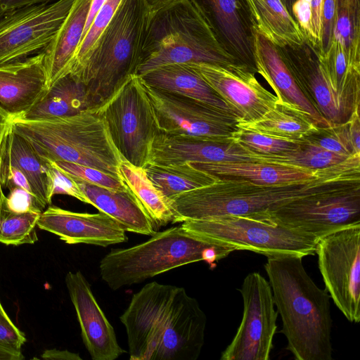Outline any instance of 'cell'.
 I'll return each instance as SVG.
<instances>
[{
  "label": "cell",
  "instance_id": "22",
  "mask_svg": "<svg viewBox=\"0 0 360 360\" xmlns=\"http://www.w3.org/2000/svg\"><path fill=\"white\" fill-rule=\"evenodd\" d=\"M254 58L256 72L266 81L278 100L306 112L318 127H331L299 88L282 58L279 47L256 31Z\"/></svg>",
  "mask_w": 360,
  "mask_h": 360
},
{
  "label": "cell",
  "instance_id": "2",
  "mask_svg": "<svg viewBox=\"0 0 360 360\" xmlns=\"http://www.w3.org/2000/svg\"><path fill=\"white\" fill-rule=\"evenodd\" d=\"M360 181V154L322 169L312 179L258 185L236 179L214 183L182 193L169 200L173 224L225 215L264 213L290 200Z\"/></svg>",
  "mask_w": 360,
  "mask_h": 360
},
{
  "label": "cell",
  "instance_id": "46",
  "mask_svg": "<svg viewBox=\"0 0 360 360\" xmlns=\"http://www.w3.org/2000/svg\"><path fill=\"white\" fill-rule=\"evenodd\" d=\"M349 135L354 153H360L359 108L356 109L347 121Z\"/></svg>",
  "mask_w": 360,
  "mask_h": 360
},
{
  "label": "cell",
  "instance_id": "4",
  "mask_svg": "<svg viewBox=\"0 0 360 360\" xmlns=\"http://www.w3.org/2000/svg\"><path fill=\"white\" fill-rule=\"evenodd\" d=\"M150 18L144 0H122L91 57L70 73L84 84L90 110L100 108L137 75Z\"/></svg>",
  "mask_w": 360,
  "mask_h": 360
},
{
  "label": "cell",
  "instance_id": "42",
  "mask_svg": "<svg viewBox=\"0 0 360 360\" xmlns=\"http://www.w3.org/2000/svg\"><path fill=\"white\" fill-rule=\"evenodd\" d=\"M4 203L9 210L18 213H41L44 211L31 193L19 187L9 189V193L6 196Z\"/></svg>",
  "mask_w": 360,
  "mask_h": 360
},
{
  "label": "cell",
  "instance_id": "1",
  "mask_svg": "<svg viewBox=\"0 0 360 360\" xmlns=\"http://www.w3.org/2000/svg\"><path fill=\"white\" fill-rule=\"evenodd\" d=\"M120 319L131 360H196L201 353L207 317L182 287L146 284Z\"/></svg>",
  "mask_w": 360,
  "mask_h": 360
},
{
  "label": "cell",
  "instance_id": "6",
  "mask_svg": "<svg viewBox=\"0 0 360 360\" xmlns=\"http://www.w3.org/2000/svg\"><path fill=\"white\" fill-rule=\"evenodd\" d=\"M11 125L47 162L89 166L121 180L119 167L123 160L96 110L44 120L12 117Z\"/></svg>",
  "mask_w": 360,
  "mask_h": 360
},
{
  "label": "cell",
  "instance_id": "49",
  "mask_svg": "<svg viewBox=\"0 0 360 360\" xmlns=\"http://www.w3.org/2000/svg\"><path fill=\"white\" fill-rule=\"evenodd\" d=\"M151 17L157 13L179 4L182 0H144Z\"/></svg>",
  "mask_w": 360,
  "mask_h": 360
},
{
  "label": "cell",
  "instance_id": "21",
  "mask_svg": "<svg viewBox=\"0 0 360 360\" xmlns=\"http://www.w3.org/2000/svg\"><path fill=\"white\" fill-rule=\"evenodd\" d=\"M47 90L44 51L0 65V106L12 117L27 112Z\"/></svg>",
  "mask_w": 360,
  "mask_h": 360
},
{
  "label": "cell",
  "instance_id": "40",
  "mask_svg": "<svg viewBox=\"0 0 360 360\" xmlns=\"http://www.w3.org/2000/svg\"><path fill=\"white\" fill-rule=\"evenodd\" d=\"M26 342L25 334L13 323L0 302V347L15 353Z\"/></svg>",
  "mask_w": 360,
  "mask_h": 360
},
{
  "label": "cell",
  "instance_id": "20",
  "mask_svg": "<svg viewBox=\"0 0 360 360\" xmlns=\"http://www.w3.org/2000/svg\"><path fill=\"white\" fill-rule=\"evenodd\" d=\"M37 226L56 235L68 244L107 247L128 240L124 228L102 212H77L49 205L40 214Z\"/></svg>",
  "mask_w": 360,
  "mask_h": 360
},
{
  "label": "cell",
  "instance_id": "36",
  "mask_svg": "<svg viewBox=\"0 0 360 360\" xmlns=\"http://www.w3.org/2000/svg\"><path fill=\"white\" fill-rule=\"evenodd\" d=\"M122 0H107L97 13L77 48L70 73L79 70L89 60L98 46L105 30L111 21Z\"/></svg>",
  "mask_w": 360,
  "mask_h": 360
},
{
  "label": "cell",
  "instance_id": "29",
  "mask_svg": "<svg viewBox=\"0 0 360 360\" xmlns=\"http://www.w3.org/2000/svg\"><path fill=\"white\" fill-rule=\"evenodd\" d=\"M255 31L278 46L304 40L294 18L280 0H245Z\"/></svg>",
  "mask_w": 360,
  "mask_h": 360
},
{
  "label": "cell",
  "instance_id": "45",
  "mask_svg": "<svg viewBox=\"0 0 360 360\" xmlns=\"http://www.w3.org/2000/svg\"><path fill=\"white\" fill-rule=\"evenodd\" d=\"M311 8V46L319 50L321 34V11L323 0H309Z\"/></svg>",
  "mask_w": 360,
  "mask_h": 360
},
{
  "label": "cell",
  "instance_id": "51",
  "mask_svg": "<svg viewBox=\"0 0 360 360\" xmlns=\"http://www.w3.org/2000/svg\"><path fill=\"white\" fill-rule=\"evenodd\" d=\"M24 356L22 353H15L0 347V360H22Z\"/></svg>",
  "mask_w": 360,
  "mask_h": 360
},
{
  "label": "cell",
  "instance_id": "39",
  "mask_svg": "<svg viewBox=\"0 0 360 360\" xmlns=\"http://www.w3.org/2000/svg\"><path fill=\"white\" fill-rule=\"evenodd\" d=\"M50 163L75 179L112 190L127 189L120 179L94 167L64 161Z\"/></svg>",
  "mask_w": 360,
  "mask_h": 360
},
{
  "label": "cell",
  "instance_id": "14",
  "mask_svg": "<svg viewBox=\"0 0 360 360\" xmlns=\"http://www.w3.org/2000/svg\"><path fill=\"white\" fill-rule=\"evenodd\" d=\"M74 0L22 6L0 15V65L43 52Z\"/></svg>",
  "mask_w": 360,
  "mask_h": 360
},
{
  "label": "cell",
  "instance_id": "7",
  "mask_svg": "<svg viewBox=\"0 0 360 360\" xmlns=\"http://www.w3.org/2000/svg\"><path fill=\"white\" fill-rule=\"evenodd\" d=\"M199 63L240 65L222 48L190 0H182L153 15L137 75L166 65Z\"/></svg>",
  "mask_w": 360,
  "mask_h": 360
},
{
  "label": "cell",
  "instance_id": "8",
  "mask_svg": "<svg viewBox=\"0 0 360 360\" xmlns=\"http://www.w3.org/2000/svg\"><path fill=\"white\" fill-rule=\"evenodd\" d=\"M181 226L210 243L235 250H249L266 257L281 255H315L317 240L273 221L267 212L188 220Z\"/></svg>",
  "mask_w": 360,
  "mask_h": 360
},
{
  "label": "cell",
  "instance_id": "37",
  "mask_svg": "<svg viewBox=\"0 0 360 360\" xmlns=\"http://www.w3.org/2000/svg\"><path fill=\"white\" fill-rule=\"evenodd\" d=\"M238 127L231 139L260 155H278L296 149L302 142L275 137L260 131Z\"/></svg>",
  "mask_w": 360,
  "mask_h": 360
},
{
  "label": "cell",
  "instance_id": "52",
  "mask_svg": "<svg viewBox=\"0 0 360 360\" xmlns=\"http://www.w3.org/2000/svg\"><path fill=\"white\" fill-rule=\"evenodd\" d=\"M288 13L291 15L292 7L297 0H280Z\"/></svg>",
  "mask_w": 360,
  "mask_h": 360
},
{
  "label": "cell",
  "instance_id": "33",
  "mask_svg": "<svg viewBox=\"0 0 360 360\" xmlns=\"http://www.w3.org/2000/svg\"><path fill=\"white\" fill-rule=\"evenodd\" d=\"M333 39L341 44L349 65L360 70L359 0H335Z\"/></svg>",
  "mask_w": 360,
  "mask_h": 360
},
{
  "label": "cell",
  "instance_id": "38",
  "mask_svg": "<svg viewBox=\"0 0 360 360\" xmlns=\"http://www.w3.org/2000/svg\"><path fill=\"white\" fill-rule=\"evenodd\" d=\"M304 141L340 155L350 156L356 154L351 143L347 122L327 128H319Z\"/></svg>",
  "mask_w": 360,
  "mask_h": 360
},
{
  "label": "cell",
  "instance_id": "41",
  "mask_svg": "<svg viewBox=\"0 0 360 360\" xmlns=\"http://www.w3.org/2000/svg\"><path fill=\"white\" fill-rule=\"evenodd\" d=\"M49 174L51 180L52 194H63L73 197L82 202L89 204L77 181L69 174L50 163Z\"/></svg>",
  "mask_w": 360,
  "mask_h": 360
},
{
  "label": "cell",
  "instance_id": "31",
  "mask_svg": "<svg viewBox=\"0 0 360 360\" xmlns=\"http://www.w3.org/2000/svg\"><path fill=\"white\" fill-rule=\"evenodd\" d=\"M119 172L124 186L148 214L156 229L172 222L173 214L168 200L155 186L143 167L122 160Z\"/></svg>",
  "mask_w": 360,
  "mask_h": 360
},
{
  "label": "cell",
  "instance_id": "16",
  "mask_svg": "<svg viewBox=\"0 0 360 360\" xmlns=\"http://www.w3.org/2000/svg\"><path fill=\"white\" fill-rule=\"evenodd\" d=\"M278 47L299 88L317 111L331 126L347 122L356 110H352L332 89L319 50L306 40L299 45Z\"/></svg>",
  "mask_w": 360,
  "mask_h": 360
},
{
  "label": "cell",
  "instance_id": "53",
  "mask_svg": "<svg viewBox=\"0 0 360 360\" xmlns=\"http://www.w3.org/2000/svg\"><path fill=\"white\" fill-rule=\"evenodd\" d=\"M5 198H6V195H4V193L3 192V188L0 184V208L4 203Z\"/></svg>",
  "mask_w": 360,
  "mask_h": 360
},
{
  "label": "cell",
  "instance_id": "18",
  "mask_svg": "<svg viewBox=\"0 0 360 360\" xmlns=\"http://www.w3.org/2000/svg\"><path fill=\"white\" fill-rule=\"evenodd\" d=\"M222 48L239 64L256 72L254 36L245 0H190Z\"/></svg>",
  "mask_w": 360,
  "mask_h": 360
},
{
  "label": "cell",
  "instance_id": "11",
  "mask_svg": "<svg viewBox=\"0 0 360 360\" xmlns=\"http://www.w3.org/2000/svg\"><path fill=\"white\" fill-rule=\"evenodd\" d=\"M315 254L328 291L346 319L360 321V224L319 239Z\"/></svg>",
  "mask_w": 360,
  "mask_h": 360
},
{
  "label": "cell",
  "instance_id": "19",
  "mask_svg": "<svg viewBox=\"0 0 360 360\" xmlns=\"http://www.w3.org/2000/svg\"><path fill=\"white\" fill-rule=\"evenodd\" d=\"M65 285L75 307L83 343L93 360H115L125 351L80 271H69Z\"/></svg>",
  "mask_w": 360,
  "mask_h": 360
},
{
  "label": "cell",
  "instance_id": "26",
  "mask_svg": "<svg viewBox=\"0 0 360 360\" xmlns=\"http://www.w3.org/2000/svg\"><path fill=\"white\" fill-rule=\"evenodd\" d=\"M74 179L89 205L109 215L126 231L147 236L156 232L157 229L148 214L127 189L112 190Z\"/></svg>",
  "mask_w": 360,
  "mask_h": 360
},
{
  "label": "cell",
  "instance_id": "17",
  "mask_svg": "<svg viewBox=\"0 0 360 360\" xmlns=\"http://www.w3.org/2000/svg\"><path fill=\"white\" fill-rule=\"evenodd\" d=\"M224 162H264V158L232 139L218 141L159 132L152 143L148 162L169 165Z\"/></svg>",
  "mask_w": 360,
  "mask_h": 360
},
{
  "label": "cell",
  "instance_id": "28",
  "mask_svg": "<svg viewBox=\"0 0 360 360\" xmlns=\"http://www.w3.org/2000/svg\"><path fill=\"white\" fill-rule=\"evenodd\" d=\"M89 110L84 84L69 73L53 83L31 109L13 118L44 120L71 116Z\"/></svg>",
  "mask_w": 360,
  "mask_h": 360
},
{
  "label": "cell",
  "instance_id": "10",
  "mask_svg": "<svg viewBox=\"0 0 360 360\" xmlns=\"http://www.w3.org/2000/svg\"><path fill=\"white\" fill-rule=\"evenodd\" d=\"M276 224L317 240L360 224V181L299 198L267 212Z\"/></svg>",
  "mask_w": 360,
  "mask_h": 360
},
{
  "label": "cell",
  "instance_id": "3",
  "mask_svg": "<svg viewBox=\"0 0 360 360\" xmlns=\"http://www.w3.org/2000/svg\"><path fill=\"white\" fill-rule=\"evenodd\" d=\"M302 258L295 255L271 256L264 264L283 323L281 332L295 359L332 360L330 297L309 276Z\"/></svg>",
  "mask_w": 360,
  "mask_h": 360
},
{
  "label": "cell",
  "instance_id": "23",
  "mask_svg": "<svg viewBox=\"0 0 360 360\" xmlns=\"http://www.w3.org/2000/svg\"><path fill=\"white\" fill-rule=\"evenodd\" d=\"M91 0H74L51 42L44 51L49 88L70 73L82 39Z\"/></svg>",
  "mask_w": 360,
  "mask_h": 360
},
{
  "label": "cell",
  "instance_id": "24",
  "mask_svg": "<svg viewBox=\"0 0 360 360\" xmlns=\"http://www.w3.org/2000/svg\"><path fill=\"white\" fill-rule=\"evenodd\" d=\"M196 169L217 179L243 180L258 185H276L303 181L318 176L323 169H308L294 166L257 162H188Z\"/></svg>",
  "mask_w": 360,
  "mask_h": 360
},
{
  "label": "cell",
  "instance_id": "50",
  "mask_svg": "<svg viewBox=\"0 0 360 360\" xmlns=\"http://www.w3.org/2000/svg\"><path fill=\"white\" fill-rule=\"evenodd\" d=\"M12 116L0 106V149L4 136L11 126Z\"/></svg>",
  "mask_w": 360,
  "mask_h": 360
},
{
  "label": "cell",
  "instance_id": "30",
  "mask_svg": "<svg viewBox=\"0 0 360 360\" xmlns=\"http://www.w3.org/2000/svg\"><path fill=\"white\" fill-rule=\"evenodd\" d=\"M237 126L298 142H303L319 128L306 112L278 99L259 119L249 122H238Z\"/></svg>",
  "mask_w": 360,
  "mask_h": 360
},
{
  "label": "cell",
  "instance_id": "34",
  "mask_svg": "<svg viewBox=\"0 0 360 360\" xmlns=\"http://www.w3.org/2000/svg\"><path fill=\"white\" fill-rule=\"evenodd\" d=\"M262 155L265 163L290 165L312 170L331 167L349 157L328 151L305 141L290 152Z\"/></svg>",
  "mask_w": 360,
  "mask_h": 360
},
{
  "label": "cell",
  "instance_id": "47",
  "mask_svg": "<svg viewBox=\"0 0 360 360\" xmlns=\"http://www.w3.org/2000/svg\"><path fill=\"white\" fill-rule=\"evenodd\" d=\"M56 1L58 0H0V15L22 6L51 3Z\"/></svg>",
  "mask_w": 360,
  "mask_h": 360
},
{
  "label": "cell",
  "instance_id": "32",
  "mask_svg": "<svg viewBox=\"0 0 360 360\" xmlns=\"http://www.w3.org/2000/svg\"><path fill=\"white\" fill-rule=\"evenodd\" d=\"M150 181L169 201L188 191L214 183L217 179L193 167L188 162L162 165L147 162L143 167Z\"/></svg>",
  "mask_w": 360,
  "mask_h": 360
},
{
  "label": "cell",
  "instance_id": "13",
  "mask_svg": "<svg viewBox=\"0 0 360 360\" xmlns=\"http://www.w3.org/2000/svg\"><path fill=\"white\" fill-rule=\"evenodd\" d=\"M238 290L243 301V318L220 359L269 360L278 314L269 283L261 274L252 272Z\"/></svg>",
  "mask_w": 360,
  "mask_h": 360
},
{
  "label": "cell",
  "instance_id": "25",
  "mask_svg": "<svg viewBox=\"0 0 360 360\" xmlns=\"http://www.w3.org/2000/svg\"><path fill=\"white\" fill-rule=\"evenodd\" d=\"M11 166L27 178L34 197L43 210L53 198L50 163L43 160L31 145L9 127L0 149V167Z\"/></svg>",
  "mask_w": 360,
  "mask_h": 360
},
{
  "label": "cell",
  "instance_id": "5",
  "mask_svg": "<svg viewBox=\"0 0 360 360\" xmlns=\"http://www.w3.org/2000/svg\"><path fill=\"white\" fill-rule=\"evenodd\" d=\"M146 241L113 249L100 262L99 271L108 287L116 290L140 283L164 272L204 261L214 269L233 249L207 241L181 225L155 232Z\"/></svg>",
  "mask_w": 360,
  "mask_h": 360
},
{
  "label": "cell",
  "instance_id": "44",
  "mask_svg": "<svg viewBox=\"0 0 360 360\" xmlns=\"http://www.w3.org/2000/svg\"><path fill=\"white\" fill-rule=\"evenodd\" d=\"M291 15L297 22L304 39L311 41V8L309 0H297L292 7Z\"/></svg>",
  "mask_w": 360,
  "mask_h": 360
},
{
  "label": "cell",
  "instance_id": "12",
  "mask_svg": "<svg viewBox=\"0 0 360 360\" xmlns=\"http://www.w3.org/2000/svg\"><path fill=\"white\" fill-rule=\"evenodd\" d=\"M143 83L160 132L226 141L238 129L240 120L233 113Z\"/></svg>",
  "mask_w": 360,
  "mask_h": 360
},
{
  "label": "cell",
  "instance_id": "43",
  "mask_svg": "<svg viewBox=\"0 0 360 360\" xmlns=\"http://www.w3.org/2000/svg\"><path fill=\"white\" fill-rule=\"evenodd\" d=\"M335 0H323L321 34L319 54L323 56L329 50L333 39Z\"/></svg>",
  "mask_w": 360,
  "mask_h": 360
},
{
  "label": "cell",
  "instance_id": "9",
  "mask_svg": "<svg viewBox=\"0 0 360 360\" xmlns=\"http://www.w3.org/2000/svg\"><path fill=\"white\" fill-rule=\"evenodd\" d=\"M95 110L103 117L122 160L143 167L148 162L152 143L160 131L141 77H130Z\"/></svg>",
  "mask_w": 360,
  "mask_h": 360
},
{
  "label": "cell",
  "instance_id": "15",
  "mask_svg": "<svg viewBox=\"0 0 360 360\" xmlns=\"http://www.w3.org/2000/svg\"><path fill=\"white\" fill-rule=\"evenodd\" d=\"M228 104L240 121L249 122L270 110L278 98L257 79L255 72L241 65L223 67L189 64Z\"/></svg>",
  "mask_w": 360,
  "mask_h": 360
},
{
  "label": "cell",
  "instance_id": "27",
  "mask_svg": "<svg viewBox=\"0 0 360 360\" xmlns=\"http://www.w3.org/2000/svg\"><path fill=\"white\" fill-rule=\"evenodd\" d=\"M140 77L144 83L152 87L190 97L236 115L189 64L163 65Z\"/></svg>",
  "mask_w": 360,
  "mask_h": 360
},
{
  "label": "cell",
  "instance_id": "35",
  "mask_svg": "<svg viewBox=\"0 0 360 360\" xmlns=\"http://www.w3.org/2000/svg\"><path fill=\"white\" fill-rule=\"evenodd\" d=\"M41 213H18L9 210L3 203L0 208V243L19 245L38 240L37 222Z\"/></svg>",
  "mask_w": 360,
  "mask_h": 360
},
{
  "label": "cell",
  "instance_id": "48",
  "mask_svg": "<svg viewBox=\"0 0 360 360\" xmlns=\"http://www.w3.org/2000/svg\"><path fill=\"white\" fill-rule=\"evenodd\" d=\"M41 357L47 360H82L79 354L56 349L44 350Z\"/></svg>",
  "mask_w": 360,
  "mask_h": 360
}]
</instances>
